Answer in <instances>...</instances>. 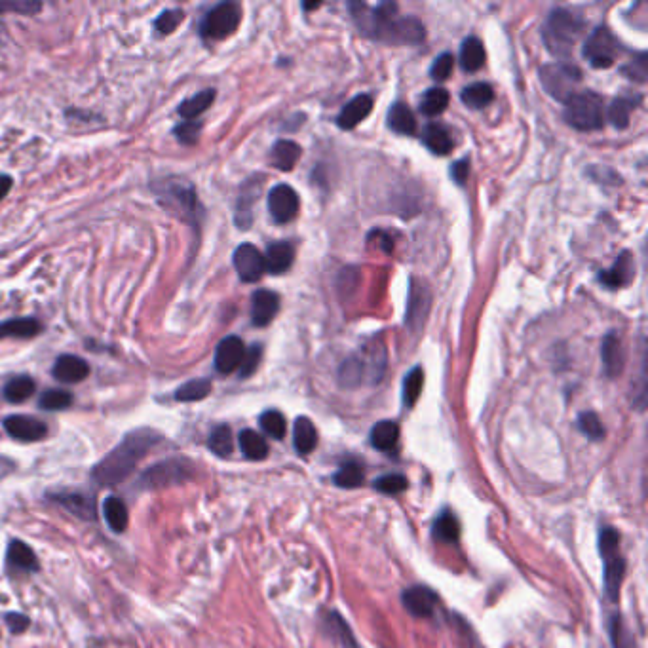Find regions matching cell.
Masks as SVG:
<instances>
[{
  "instance_id": "6da1fadb",
  "label": "cell",
  "mask_w": 648,
  "mask_h": 648,
  "mask_svg": "<svg viewBox=\"0 0 648 648\" xmlns=\"http://www.w3.org/2000/svg\"><path fill=\"white\" fill-rule=\"evenodd\" d=\"M160 441L158 432L141 428L130 432L105 458H101L92 470V479L101 487H115L134 474L137 464L149 455Z\"/></svg>"
},
{
  "instance_id": "7a4b0ae2",
  "label": "cell",
  "mask_w": 648,
  "mask_h": 648,
  "mask_svg": "<svg viewBox=\"0 0 648 648\" xmlns=\"http://www.w3.org/2000/svg\"><path fill=\"white\" fill-rule=\"evenodd\" d=\"M350 8L362 33L373 39L384 40V42H407V44H417L424 39L422 23L415 18L398 20L396 18L398 6L392 2L381 4L375 10L367 8L365 4H350Z\"/></svg>"
},
{
  "instance_id": "3957f363",
  "label": "cell",
  "mask_w": 648,
  "mask_h": 648,
  "mask_svg": "<svg viewBox=\"0 0 648 648\" xmlns=\"http://www.w3.org/2000/svg\"><path fill=\"white\" fill-rule=\"evenodd\" d=\"M584 31V21L569 10L557 8L550 14L544 27V42L557 58L571 56L572 48Z\"/></svg>"
},
{
  "instance_id": "277c9868",
  "label": "cell",
  "mask_w": 648,
  "mask_h": 648,
  "mask_svg": "<svg viewBox=\"0 0 648 648\" xmlns=\"http://www.w3.org/2000/svg\"><path fill=\"white\" fill-rule=\"evenodd\" d=\"M599 552L605 563V593L610 601H618L620 588L626 576V561L620 553V534L610 527L601 529Z\"/></svg>"
},
{
  "instance_id": "5b68a950",
  "label": "cell",
  "mask_w": 648,
  "mask_h": 648,
  "mask_svg": "<svg viewBox=\"0 0 648 648\" xmlns=\"http://www.w3.org/2000/svg\"><path fill=\"white\" fill-rule=\"evenodd\" d=\"M565 120L574 130L595 132L605 126L603 99L593 92H578L565 101Z\"/></svg>"
},
{
  "instance_id": "8992f818",
  "label": "cell",
  "mask_w": 648,
  "mask_h": 648,
  "mask_svg": "<svg viewBox=\"0 0 648 648\" xmlns=\"http://www.w3.org/2000/svg\"><path fill=\"white\" fill-rule=\"evenodd\" d=\"M192 474L194 468L187 458H166L147 468L139 477L137 487L143 491H160L189 481Z\"/></svg>"
},
{
  "instance_id": "52a82bcc",
  "label": "cell",
  "mask_w": 648,
  "mask_h": 648,
  "mask_svg": "<svg viewBox=\"0 0 648 648\" xmlns=\"http://www.w3.org/2000/svg\"><path fill=\"white\" fill-rule=\"evenodd\" d=\"M582 80V73L571 63H550L540 69V82L550 96L559 101H569Z\"/></svg>"
},
{
  "instance_id": "ba28073f",
  "label": "cell",
  "mask_w": 648,
  "mask_h": 648,
  "mask_svg": "<svg viewBox=\"0 0 648 648\" xmlns=\"http://www.w3.org/2000/svg\"><path fill=\"white\" fill-rule=\"evenodd\" d=\"M242 20V10L234 2H221L215 8H211L202 21V35L206 39L223 40L230 37Z\"/></svg>"
},
{
  "instance_id": "9c48e42d",
  "label": "cell",
  "mask_w": 648,
  "mask_h": 648,
  "mask_svg": "<svg viewBox=\"0 0 648 648\" xmlns=\"http://www.w3.org/2000/svg\"><path fill=\"white\" fill-rule=\"evenodd\" d=\"M158 196L160 202L170 211H175L173 215H181L183 221L192 223L198 217V200L191 185L183 183H173L168 181L164 187H158Z\"/></svg>"
},
{
  "instance_id": "30bf717a",
  "label": "cell",
  "mask_w": 648,
  "mask_h": 648,
  "mask_svg": "<svg viewBox=\"0 0 648 648\" xmlns=\"http://www.w3.org/2000/svg\"><path fill=\"white\" fill-rule=\"evenodd\" d=\"M620 44L607 27H597L584 46V56L590 59L595 69H609L618 56Z\"/></svg>"
},
{
  "instance_id": "8fae6325",
  "label": "cell",
  "mask_w": 648,
  "mask_h": 648,
  "mask_svg": "<svg viewBox=\"0 0 648 648\" xmlns=\"http://www.w3.org/2000/svg\"><path fill=\"white\" fill-rule=\"evenodd\" d=\"M48 498L61 506L65 512L75 515L82 521H96L97 508L96 498L88 493H80V491H59V493H48Z\"/></svg>"
},
{
  "instance_id": "7c38bea8",
  "label": "cell",
  "mask_w": 648,
  "mask_h": 648,
  "mask_svg": "<svg viewBox=\"0 0 648 648\" xmlns=\"http://www.w3.org/2000/svg\"><path fill=\"white\" fill-rule=\"evenodd\" d=\"M268 210L276 223H289L299 213V194L289 185H276L268 192Z\"/></svg>"
},
{
  "instance_id": "4fadbf2b",
  "label": "cell",
  "mask_w": 648,
  "mask_h": 648,
  "mask_svg": "<svg viewBox=\"0 0 648 648\" xmlns=\"http://www.w3.org/2000/svg\"><path fill=\"white\" fill-rule=\"evenodd\" d=\"M234 268L242 282H257L265 272V257L253 244H242L234 251Z\"/></svg>"
},
{
  "instance_id": "5bb4252c",
  "label": "cell",
  "mask_w": 648,
  "mask_h": 648,
  "mask_svg": "<svg viewBox=\"0 0 648 648\" xmlns=\"http://www.w3.org/2000/svg\"><path fill=\"white\" fill-rule=\"evenodd\" d=\"M244 354H246V346L242 343L240 337H227L223 339L217 350H215V369L221 373V375H230L234 373L240 363L244 360Z\"/></svg>"
},
{
  "instance_id": "9a60e30c",
  "label": "cell",
  "mask_w": 648,
  "mask_h": 648,
  "mask_svg": "<svg viewBox=\"0 0 648 648\" xmlns=\"http://www.w3.org/2000/svg\"><path fill=\"white\" fill-rule=\"evenodd\" d=\"M401 601H403V607L407 609L411 616L428 618V616L434 614L438 597H436L434 591L426 588V586H413V588H407L401 593Z\"/></svg>"
},
{
  "instance_id": "2e32d148",
  "label": "cell",
  "mask_w": 648,
  "mask_h": 648,
  "mask_svg": "<svg viewBox=\"0 0 648 648\" xmlns=\"http://www.w3.org/2000/svg\"><path fill=\"white\" fill-rule=\"evenodd\" d=\"M4 430L18 441H39L46 438L48 426L39 419L25 417V415H12L4 420Z\"/></svg>"
},
{
  "instance_id": "e0dca14e",
  "label": "cell",
  "mask_w": 648,
  "mask_h": 648,
  "mask_svg": "<svg viewBox=\"0 0 648 648\" xmlns=\"http://www.w3.org/2000/svg\"><path fill=\"white\" fill-rule=\"evenodd\" d=\"M280 310V297L274 291L259 289L251 299V320L257 327H265L274 320Z\"/></svg>"
},
{
  "instance_id": "ac0fdd59",
  "label": "cell",
  "mask_w": 648,
  "mask_h": 648,
  "mask_svg": "<svg viewBox=\"0 0 648 648\" xmlns=\"http://www.w3.org/2000/svg\"><path fill=\"white\" fill-rule=\"evenodd\" d=\"M601 358L605 365V373L610 379L618 377L624 371L626 356H624V348H622V343L616 333H609L605 337V341L601 344Z\"/></svg>"
},
{
  "instance_id": "d6986e66",
  "label": "cell",
  "mask_w": 648,
  "mask_h": 648,
  "mask_svg": "<svg viewBox=\"0 0 648 648\" xmlns=\"http://www.w3.org/2000/svg\"><path fill=\"white\" fill-rule=\"evenodd\" d=\"M373 109V97L371 96H358L354 97L352 101H348L344 105L341 115L337 116V124L343 130H352L356 128L360 122H363Z\"/></svg>"
},
{
  "instance_id": "ffe728a7",
  "label": "cell",
  "mask_w": 648,
  "mask_h": 648,
  "mask_svg": "<svg viewBox=\"0 0 648 648\" xmlns=\"http://www.w3.org/2000/svg\"><path fill=\"white\" fill-rule=\"evenodd\" d=\"M633 276H635V265H633L629 253H622L612 268L603 270L599 274V280L610 289H618V287L628 286L629 282L633 280Z\"/></svg>"
},
{
  "instance_id": "44dd1931",
  "label": "cell",
  "mask_w": 648,
  "mask_h": 648,
  "mask_svg": "<svg viewBox=\"0 0 648 648\" xmlns=\"http://www.w3.org/2000/svg\"><path fill=\"white\" fill-rule=\"evenodd\" d=\"M88 375H90V365L78 356H71V354L61 356L54 365V377L67 384L84 381Z\"/></svg>"
},
{
  "instance_id": "7402d4cb",
  "label": "cell",
  "mask_w": 648,
  "mask_h": 648,
  "mask_svg": "<svg viewBox=\"0 0 648 648\" xmlns=\"http://www.w3.org/2000/svg\"><path fill=\"white\" fill-rule=\"evenodd\" d=\"M295 261V248L289 242H274L267 248L265 255V270L278 276L287 272Z\"/></svg>"
},
{
  "instance_id": "603a6c76",
  "label": "cell",
  "mask_w": 648,
  "mask_h": 648,
  "mask_svg": "<svg viewBox=\"0 0 648 648\" xmlns=\"http://www.w3.org/2000/svg\"><path fill=\"white\" fill-rule=\"evenodd\" d=\"M430 310V295L424 287L411 286L409 293V306H407V325L411 331H417L422 327V322Z\"/></svg>"
},
{
  "instance_id": "cb8c5ba5",
  "label": "cell",
  "mask_w": 648,
  "mask_h": 648,
  "mask_svg": "<svg viewBox=\"0 0 648 648\" xmlns=\"http://www.w3.org/2000/svg\"><path fill=\"white\" fill-rule=\"evenodd\" d=\"M8 567L20 572H37L39 559L25 542L12 540L8 546Z\"/></svg>"
},
{
  "instance_id": "d4e9b609",
  "label": "cell",
  "mask_w": 648,
  "mask_h": 648,
  "mask_svg": "<svg viewBox=\"0 0 648 648\" xmlns=\"http://www.w3.org/2000/svg\"><path fill=\"white\" fill-rule=\"evenodd\" d=\"M422 141L424 145L432 151V153L439 154V156H445V154L451 153L455 143H453V137L449 134V130L445 126H441L438 122H432L424 128L422 132Z\"/></svg>"
},
{
  "instance_id": "484cf974",
  "label": "cell",
  "mask_w": 648,
  "mask_h": 648,
  "mask_svg": "<svg viewBox=\"0 0 648 648\" xmlns=\"http://www.w3.org/2000/svg\"><path fill=\"white\" fill-rule=\"evenodd\" d=\"M398 439H400V426L392 420H381L371 430V445L382 453H390L398 445Z\"/></svg>"
},
{
  "instance_id": "4316f807",
  "label": "cell",
  "mask_w": 648,
  "mask_h": 648,
  "mask_svg": "<svg viewBox=\"0 0 648 648\" xmlns=\"http://www.w3.org/2000/svg\"><path fill=\"white\" fill-rule=\"evenodd\" d=\"M293 441H295V449L299 455H310L316 445H318V432L314 428V424L306 417H299L295 420V430H293Z\"/></svg>"
},
{
  "instance_id": "83f0119b",
  "label": "cell",
  "mask_w": 648,
  "mask_h": 648,
  "mask_svg": "<svg viewBox=\"0 0 648 648\" xmlns=\"http://www.w3.org/2000/svg\"><path fill=\"white\" fill-rule=\"evenodd\" d=\"M299 158H301V147L293 141H278L272 147V154H270L272 166L282 172H291Z\"/></svg>"
},
{
  "instance_id": "f1b7e54d",
  "label": "cell",
  "mask_w": 648,
  "mask_h": 648,
  "mask_svg": "<svg viewBox=\"0 0 648 648\" xmlns=\"http://www.w3.org/2000/svg\"><path fill=\"white\" fill-rule=\"evenodd\" d=\"M42 331V325L33 318H20L0 324V339H33Z\"/></svg>"
},
{
  "instance_id": "f546056e",
  "label": "cell",
  "mask_w": 648,
  "mask_h": 648,
  "mask_svg": "<svg viewBox=\"0 0 648 648\" xmlns=\"http://www.w3.org/2000/svg\"><path fill=\"white\" fill-rule=\"evenodd\" d=\"M103 515H105V521L107 525L115 531V533H124L128 529V523H130V514H128V508L126 504L116 498V496H109L103 504Z\"/></svg>"
},
{
  "instance_id": "4dcf8cb0",
  "label": "cell",
  "mask_w": 648,
  "mask_h": 648,
  "mask_svg": "<svg viewBox=\"0 0 648 648\" xmlns=\"http://www.w3.org/2000/svg\"><path fill=\"white\" fill-rule=\"evenodd\" d=\"M485 63V48L481 44V40L476 37H468L462 42L460 48V65L464 71L468 73H476Z\"/></svg>"
},
{
  "instance_id": "1f68e13d",
  "label": "cell",
  "mask_w": 648,
  "mask_h": 648,
  "mask_svg": "<svg viewBox=\"0 0 648 648\" xmlns=\"http://www.w3.org/2000/svg\"><path fill=\"white\" fill-rule=\"evenodd\" d=\"M460 99L466 107L470 109H483L487 107L489 103H493L495 99V90L491 84L487 82H476V84H470L462 90L460 94Z\"/></svg>"
},
{
  "instance_id": "d6a6232c",
  "label": "cell",
  "mask_w": 648,
  "mask_h": 648,
  "mask_svg": "<svg viewBox=\"0 0 648 648\" xmlns=\"http://www.w3.org/2000/svg\"><path fill=\"white\" fill-rule=\"evenodd\" d=\"M388 126L401 135H413L417 132V120L413 111L405 103H396L388 113Z\"/></svg>"
},
{
  "instance_id": "836d02e7",
  "label": "cell",
  "mask_w": 648,
  "mask_h": 648,
  "mask_svg": "<svg viewBox=\"0 0 648 648\" xmlns=\"http://www.w3.org/2000/svg\"><path fill=\"white\" fill-rule=\"evenodd\" d=\"M238 441L244 457L249 460H265L268 457V443L261 434L253 430H242Z\"/></svg>"
},
{
  "instance_id": "e575fe53",
  "label": "cell",
  "mask_w": 648,
  "mask_h": 648,
  "mask_svg": "<svg viewBox=\"0 0 648 648\" xmlns=\"http://www.w3.org/2000/svg\"><path fill=\"white\" fill-rule=\"evenodd\" d=\"M215 101V90H204V92H198L196 96L189 97L187 101H183L179 105V115L187 120H192L196 116L206 113L211 107V103Z\"/></svg>"
},
{
  "instance_id": "d590c367",
  "label": "cell",
  "mask_w": 648,
  "mask_h": 648,
  "mask_svg": "<svg viewBox=\"0 0 648 648\" xmlns=\"http://www.w3.org/2000/svg\"><path fill=\"white\" fill-rule=\"evenodd\" d=\"M449 107V92L443 88H430L420 99V113L438 116Z\"/></svg>"
},
{
  "instance_id": "8d00e7d4",
  "label": "cell",
  "mask_w": 648,
  "mask_h": 648,
  "mask_svg": "<svg viewBox=\"0 0 648 648\" xmlns=\"http://www.w3.org/2000/svg\"><path fill=\"white\" fill-rule=\"evenodd\" d=\"M208 445H210L213 455L221 458H229L232 455V451H234V438H232L230 426L221 424V426L213 428Z\"/></svg>"
},
{
  "instance_id": "74e56055",
  "label": "cell",
  "mask_w": 648,
  "mask_h": 648,
  "mask_svg": "<svg viewBox=\"0 0 648 648\" xmlns=\"http://www.w3.org/2000/svg\"><path fill=\"white\" fill-rule=\"evenodd\" d=\"M434 536L439 542H457L460 536V521L453 512H443L434 523Z\"/></svg>"
},
{
  "instance_id": "f35d334b",
  "label": "cell",
  "mask_w": 648,
  "mask_h": 648,
  "mask_svg": "<svg viewBox=\"0 0 648 648\" xmlns=\"http://www.w3.org/2000/svg\"><path fill=\"white\" fill-rule=\"evenodd\" d=\"M35 381L29 377H18L12 379L4 386V398L10 403H21V401L29 400L35 394Z\"/></svg>"
},
{
  "instance_id": "ab89813d",
  "label": "cell",
  "mask_w": 648,
  "mask_h": 648,
  "mask_svg": "<svg viewBox=\"0 0 648 648\" xmlns=\"http://www.w3.org/2000/svg\"><path fill=\"white\" fill-rule=\"evenodd\" d=\"M333 481H335L337 487H343V489H356V487H360L363 483L362 464H358V462H346V464H343L335 472Z\"/></svg>"
},
{
  "instance_id": "60d3db41",
  "label": "cell",
  "mask_w": 648,
  "mask_h": 648,
  "mask_svg": "<svg viewBox=\"0 0 648 648\" xmlns=\"http://www.w3.org/2000/svg\"><path fill=\"white\" fill-rule=\"evenodd\" d=\"M211 392V382L206 379H194L187 384H183L177 392H175V400L185 401H200L208 398Z\"/></svg>"
},
{
  "instance_id": "b9f144b4",
  "label": "cell",
  "mask_w": 648,
  "mask_h": 648,
  "mask_svg": "<svg viewBox=\"0 0 648 648\" xmlns=\"http://www.w3.org/2000/svg\"><path fill=\"white\" fill-rule=\"evenodd\" d=\"M424 386V371L420 367H415L407 373L405 382H403V401L407 407H413L420 398Z\"/></svg>"
},
{
  "instance_id": "7bdbcfd3",
  "label": "cell",
  "mask_w": 648,
  "mask_h": 648,
  "mask_svg": "<svg viewBox=\"0 0 648 648\" xmlns=\"http://www.w3.org/2000/svg\"><path fill=\"white\" fill-rule=\"evenodd\" d=\"M259 424L263 432L274 439H284L286 436L287 424L286 417L280 411H265L259 419Z\"/></svg>"
},
{
  "instance_id": "ee69618b",
  "label": "cell",
  "mask_w": 648,
  "mask_h": 648,
  "mask_svg": "<svg viewBox=\"0 0 648 648\" xmlns=\"http://www.w3.org/2000/svg\"><path fill=\"white\" fill-rule=\"evenodd\" d=\"M610 641L614 648H635V639L618 614L610 620Z\"/></svg>"
},
{
  "instance_id": "f6af8a7d",
  "label": "cell",
  "mask_w": 648,
  "mask_h": 648,
  "mask_svg": "<svg viewBox=\"0 0 648 648\" xmlns=\"http://www.w3.org/2000/svg\"><path fill=\"white\" fill-rule=\"evenodd\" d=\"M363 369L365 365L358 358H348L339 369V381L344 388H356L362 382Z\"/></svg>"
},
{
  "instance_id": "bcb514c9",
  "label": "cell",
  "mask_w": 648,
  "mask_h": 648,
  "mask_svg": "<svg viewBox=\"0 0 648 648\" xmlns=\"http://www.w3.org/2000/svg\"><path fill=\"white\" fill-rule=\"evenodd\" d=\"M631 109L633 107V99H614L612 105L609 107V118L610 122L616 126V128H628L629 116H631Z\"/></svg>"
},
{
  "instance_id": "7dc6e473",
  "label": "cell",
  "mask_w": 648,
  "mask_h": 648,
  "mask_svg": "<svg viewBox=\"0 0 648 648\" xmlns=\"http://www.w3.org/2000/svg\"><path fill=\"white\" fill-rule=\"evenodd\" d=\"M578 428L591 441H599V439L605 438V426H603V422L599 420V417L595 413H591V411L580 413V417H578Z\"/></svg>"
},
{
  "instance_id": "c3c4849f",
  "label": "cell",
  "mask_w": 648,
  "mask_h": 648,
  "mask_svg": "<svg viewBox=\"0 0 648 648\" xmlns=\"http://www.w3.org/2000/svg\"><path fill=\"white\" fill-rule=\"evenodd\" d=\"M73 403V396L65 390H48L40 396L39 405L40 409L46 411H61L67 409Z\"/></svg>"
},
{
  "instance_id": "681fc988",
  "label": "cell",
  "mask_w": 648,
  "mask_h": 648,
  "mask_svg": "<svg viewBox=\"0 0 648 648\" xmlns=\"http://www.w3.org/2000/svg\"><path fill=\"white\" fill-rule=\"evenodd\" d=\"M407 479L401 474H386L375 481V489L384 495H400L407 489Z\"/></svg>"
},
{
  "instance_id": "f907efd6",
  "label": "cell",
  "mask_w": 648,
  "mask_h": 648,
  "mask_svg": "<svg viewBox=\"0 0 648 648\" xmlns=\"http://www.w3.org/2000/svg\"><path fill=\"white\" fill-rule=\"evenodd\" d=\"M185 20V12L183 10H166L158 16V20L154 23L158 35H172L173 31L181 25V21Z\"/></svg>"
},
{
  "instance_id": "816d5d0a",
  "label": "cell",
  "mask_w": 648,
  "mask_h": 648,
  "mask_svg": "<svg viewBox=\"0 0 648 648\" xmlns=\"http://www.w3.org/2000/svg\"><path fill=\"white\" fill-rule=\"evenodd\" d=\"M261 356H263V352H261V346L259 344H255V346H251L249 350H246L244 360H242L240 367H238L242 379H248V377H251L257 371V367L261 363Z\"/></svg>"
},
{
  "instance_id": "f5cc1de1",
  "label": "cell",
  "mask_w": 648,
  "mask_h": 648,
  "mask_svg": "<svg viewBox=\"0 0 648 648\" xmlns=\"http://www.w3.org/2000/svg\"><path fill=\"white\" fill-rule=\"evenodd\" d=\"M453 67H455V59H453V56H451V54H441V56L436 58V61H434V65H432V69H430V75H432L434 80L443 82V80H447V78L451 77Z\"/></svg>"
},
{
  "instance_id": "db71d44e",
  "label": "cell",
  "mask_w": 648,
  "mask_h": 648,
  "mask_svg": "<svg viewBox=\"0 0 648 648\" xmlns=\"http://www.w3.org/2000/svg\"><path fill=\"white\" fill-rule=\"evenodd\" d=\"M200 130H202V126H200L198 122H192V120H189V122H181V124L175 128V135H177V139H179L181 143L192 145V143H196V139H198V135H200Z\"/></svg>"
},
{
  "instance_id": "11a10c76",
  "label": "cell",
  "mask_w": 648,
  "mask_h": 648,
  "mask_svg": "<svg viewBox=\"0 0 648 648\" xmlns=\"http://www.w3.org/2000/svg\"><path fill=\"white\" fill-rule=\"evenodd\" d=\"M39 2H31V0H18V2H0V12H21V14H35L39 12Z\"/></svg>"
},
{
  "instance_id": "9f6ffc18",
  "label": "cell",
  "mask_w": 648,
  "mask_h": 648,
  "mask_svg": "<svg viewBox=\"0 0 648 648\" xmlns=\"http://www.w3.org/2000/svg\"><path fill=\"white\" fill-rule=\"evenodd\" d=\"M4 622L6 626L10 628L12 633H23L25 629L31 626V620L25 616V614H20V612H10L4 616Z\"/></svg>"
},
{
  "instance_id": "6f0895ef",
  "label": "cell",
  "mask_w": 648,
  "mask_h": 648,
  "mask_svg": "<svg viewBox=\"0 0 648 648\" xmlns=\"http://www.w3.org/2000/svg\"><path fill=\"white\" fill-rule=\"evenodd\" d=\"M468 173H470V162L468 160H458L457 164L453 166V170H451V175L457 181V185H464L466 183Z\"/></svg>"
},
{
  "instance_id": "680465c9",
  "label": "cell",
  "mask_w": 648,
  "mask_h": 648,
  "mask_svg": "<svg viewBox=\"0 0 648 648\" xmlns=\"http://www.w3.org/2000/svg\"><path fill=\"white\" fill-rule=\"evenodd\" d=\"M12 177L10 175H0V202L6 198V194L12 189Z\"/></svg>"
},
{
  "instance_id": "91938a15",
  "label": "cell",
  "mask_w": 648,
  "mask_h": 648,
  "mask_svg": "<svg viewBox=\"0 0 648 648\" xmlns=\"http://www.w3.org/2000/svg\"><path fill=\"white\" fill-rule=\"evenodd\" d=\"M322 4L320 2H310V4H305V10H316V8H320Z\"/></svg>"
}]
</instances>
